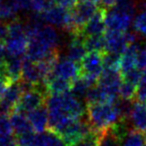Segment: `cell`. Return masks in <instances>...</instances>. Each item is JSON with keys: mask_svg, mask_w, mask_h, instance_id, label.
<instances>
[{"mask_svg": "<svg viewBox=\"0 0 146 146\" xmlns=\"http://www.w3.org/2000/svg\"><path fill=\"white\" fill-rule=\"evenodd\" d=\"M144 104H145V105H146V102H145V103H144Z\"/></svg>", "mask_w": 146, "mask_h": 146, "instance_id": "cell-50", "label": "cell"}, {"mask_svg": "<svg viewBox=\"0 0 146 146\" xmlns=\"http://www.w3.org/2000/svg\"><path fill=\"white\" fill-rule=\"evenodd\" d=\"M100 1H101V4L104 8L110 9V8H112V7L115 6L118 0H100Z\"/></svg>", "mask_w": 146, "mask_h": 146, "instance_id": "cell-44", "label": "cell"}, {"mask_svg": "<svg viewBox=\"0 0 146 146\" xmlns=\"http://www.w3.org/2000/svg\"><path fill=\"white\" fill-rule=\"evenodd\" d=\"M83 42H84V46H85L86 50L89 51V52H92V51L105 52L106 43H105L104 34L85 37Z\"/></svg>", "mask_w": 146, "mask_h": 146, "instance_id": "cell-25", "label": "cell"}, {"mask_svg": "<svg viewBox=\"0 0 146 146\" xmlns=\"http://www.w3.org/2000/svg\"><path fill=\"white\" fill-rule=\"evenodd\" d=\"M54 5L55 0H31V10L39 14L45 12Z\"/></svg>", "mask_w": 146, "mask_h": 146, "instance_id": "cell-32", "label": "cell"}, {"mask_svg": "<svg viewBox=\"0 0 146 146\" xmlns=\"http://www.w3.org/2000/svg\"><path fill=\"white\" fill-rule=\"evenodd\" d=\"M79 0H55V3L65 9H72L76 6Z\"/></svg>", "mask_w": 146, "mask_h": 146, "instance_id": "cell-42", "label": "cell"}, {"mask_svg": "<svg viewBox=\"0 0 146 146\" xmlns=\"http://www.w3.org/2000/svg\"><path fill=\"white\" fill-rule=\"evenodd\" d=\"M0 146H17L16 136L13 134L0 135Z\"/></svg>", "mask_w": 146, "mask_h": 146, "instance_id": "cell-40", "label": "cell"}, {"mask_svg": "<svg viewBox=\"0 0 146 146\" xmlns=\"http://www.w3.org/2000/svg\"><path fill=\"white\" fill-rule=\"evenodd\" d=\"M48 109V130L53 133L73 120L82 119L86 115V107L80 99L68 92L49 95L46 99Z\"/></svg>", "mask_w": 146, "mask_h": 146, "instance_id": "cell-1", "label": "cell"}, {"mask_svg": "<svg viewBox=\"0 0 146 146\" xmlns=\"http://www.w3.org/2000/svg\"><path fill=\"white\" fill-rule=\"evenodd\" d=\"M86 116L96 133L108 129L120 118L116 103H97L86 105Z\"/></svg>", "mask_w": 146, "mask_h": 146, "instance_id": "cell-2", "label": "cell"}, {"mask_svg": "<svg viewBox=\"0 0 146 146\" xmlns=\"http://www.w3.org/2000/svg\"><path fill=\"white\" fill-rule=\"evenodd\" d=\"M84 38L78 36H72L70 44L68 46V51H67V58L74 62L79 64L82 61L87 53H86V48L84 46Z\"/></svg>", "mask_w": 146, "mask_h": 146, "instance_id": "cell-21", "label": "cell"}, {"mask_svg": "<svg viewBox=\"0 0 146 146\" xmlns=\"http://www.w3.org/2000/svg\"><path fill=\"white\" fill-rule=\"evenodd\" d=\"M9 119H10V123L11 126H12L13 132H14L16 136L23 133H26V132L34 131L30 122H29L27 115L25 116V113L13 111L9 115Z\"/></svg>", "mask_w": 146, "mask_h": 146, "instance_id": "cell-20", "label": "cell"}, {"mask_svg": "<svg viewBox=\"0 0 146 146\" xmlns=\"http://www.w3.org/2000/svg\"><path fill=\"white\" fill-rule=\"evenodd\" d=\"M9 36V27L8 23L0 21V41L5 43Z\"/></svg>", "mask_w": 146, "mask_h": 146, "instance_id": "cell-41", "label": "cell"}, {"mask_svg": "<svg viewBox=\"0 0 146 146\" xmlns=\"http://www.w3.org/2000/svg\"><path fill=\"white\" fill-rule=\"evenodd\" d=\"M27 117L34 132L40 134L48 130L49 116L46 104L27 113Z\"/></svg>", "mask_w": 146, "mask_h": 146, "instance_id": "cell-17", "label": "cell"}, {"mask_svg": "<svg viewBox=\"0 0 146 146\" xmlns=\"http://www.w3.org/2000/svg\"><path fill=\"white\" fill-rule=\"evenodd\" d=\"M145 143L146 136L144 132L134 129L128 133L124 141L122 142V146H144Z\"/></svg>", "mask_w": 146, "mask_h": 146, "instance_id": "cell-27", "label": "cell"}, {"mask_svg": "<svg viewBox=\"0 0 146 146\" xmlns=\"http://www.w3.org/2000/svg\"><path fill=\"white\" fill-rule=\"evenodd\" d=\"M106 48L105 52H112L122 54L129 45L126 37V32L106 30L104 33Z\"/></svg>", "mask_w": 146, "mask_h": 146, "instance_id": "cell-13", "label": "cell"}, {"mask_svg": "<svg viewBox=\"0 0 146 146\" xmlns=\"http://www.w3.org/2000/svg\"><path fill=\"white\" fill-rule=\"evenodd\" d=\"M24 56H8L5 58L4 66H3L0 73H2L3 75L6 76V78L10 81V83L18 82L21 80L23 57Z\"/></svg>", "mask_w": 146, "mask_h": 146, "instance_id": "cell-16", "label": "cell"}, {"mask_svg": "<svg viewBox=\"0 0 146 146\" xmlns=\"http://www.w3.org/2000/svg\"><path fill=\"white\" fill-rule=\"evenodd\" d=\"M120 56H121V54H117V53L104 52L103 55L104 69H117V70H119Z\"/></svg>", "mask_w": 146, "mask_h": 146, "instance_id": "cell-31", "label": "cell"}, {"mask_svg": "<svg viewBox=\"0 0 146 146\" xmlns=\"http://www.w3.org/2000/svg\"><path fill=\"white\" fill-rule=\"evenodd\" d=\"M122 83V74L117 69H104L97 85H99L109 95L113 102L119 99V89Z\"/></svg>", "mask_w": 146, "mask_h": 146, "instance_id": "cell-8", "label": "cell"}, {"mask_svg": "<svg viewBox=\"0 0 146 146\" xmlns=\"http://www.w3.org/2000/svg\"><path fill=\"white\" fill-rule=\"evenodd\" d=\"M98 9V5L90 1H80L74 8L71 9L72 21L75 29L71 35L79 34L83 26L94 16Z\"/></svg>", "mask_w": 146, "mask_h": 146, "instance_id": "cell-9", "label": "cell"}, {"mask_svg": "<svg viewBox=\"0 0 146 146\" xmlns=\"http://www.w3.org/2000/svg\"><path fill=\"white\" fill-rule=\"evenodd\" d=\"M41 16L44 22L47 24L60 27L64 30H67L70 34H72L75 31L72 21L71 10L65 9L59 5H54L45 12L41 13Z\"/></svg>", "mask_w": 146, "mask_h": 146, "instance_id": "cell-7", "label": "cell"}, {"mask_svg": "<svg viewBox=\"0 0 146 146\" xmlns=\"http://www.w3.org/2000/svg\"><path fill=\"white\" fill-rule=\"evenodd\" d=\"M17 11H24L31 9V0H11Z\"/></svg>", "mask_w": 146, "mask_h": 146, "instance_id": "cell-39", "label": "cell"}, {"mask_svg": "<svg viewBox=\"0 0 146 146\" xmlns=\"http://www.w3.org/2000/svg\"><path fill=\"white\" fill-rule=\"evenodd\" d=\"M8 27L9 36L4 43L6 57L24 56L28 47V37L25 32V24L14 19L8 23Z\"/></svg>", "mask_w": 146, "mask_h": 146, "instance_id": "cell-3", "label": "cell"}, {"mask_svg": "<svg viewBox=\"0 0 146 146\" xmlns=\"http://www.w3.org/2000/svg\"><path fill=\"white\" fill-rule=\"evenodd\" d=\"M133 14L114 6L107 9L105 15L106 30L126 32L132 23Z\"/></svg>", "mask_w": 146, "mask_h": 146, "instance_id": "cell-10", "label": "cell"}, {"mask_svg": "<svg viewBox=\"0 0 146 146\" xmlns=\"http://www.w3.org/2000/svg\"><path fill=\"white\" fill-rule=\"evenodd\" d=\"M45 88L48 96L68 93L71 89V81L58 76H54L45 83Z\"/></svg>", "mask_w": 146, "mask_h": 146, "instance_id": "cell-22", "label": "cell"}, {"mask_svg": "<svg viewBox=\"0 0 146 146\" xmlns=\"http://www.w3.org/2000/svg\"><path fill=\"white\" fill-rule=\"evenodd\" d=\"M73 146H98V134L93 132L90 136Z\"/></svg>", "mask_w": 146, "mask_h": 146, "instance_id": "cell-38", "label": "cell"}, {"mask_svg": "<svg viewBox=\"0 0 146 146\" xmlns=\"http://www.w3.org/2000/svg\"><path fill=\"white\" fill-rule=\"evenodd\" d=\"M13 134V129L8 115L0 114V135Z\"/></svg>", "mask_w": 146, "mask_h": 146, "instance_id": "cell-36", "label": "cell"}, {"mask_svg": "<svg viewBox=\"0 0 146 146\" xmlns=\"http://www.w3.org/2000/svg\"><path fill=\"white\" fill-rule=\"evenodd\" d=\"M89 121L86 120H73L55 132L61 139L64 146H73L79 143L93 133Z\"/></svg>", "mask_w": 146, "mask_h": 146, "instance_id": "cell-4", "label": "cell"}, {"mask_svg": "<svg viewBox=\"0 0 146 146\" xmlns=\"http://www.w3.org/2000/svg\"><path fill=\"white\" fill-rule=\"evenodd\" d=\"M47 97L48 93L46 91L45 85H37L33 89L22 94L14 111L29 113L32 110L46 104Z\"/></svg>", "mask_w": 146, "mask_h": 146, "instance_id": "cell-6", "label": "cell"}, {"mask_svg": "<svg viewBox=\"0 0 146 146\" xmlns=\"http://www.w3.org/2000/svg\"><path fill=\"white\" fill-rule=\"evenodd\" d=\"M86 105H90V104H97V103H115L111 100L105 90H103L99 85H94L88 91L87 95L85 97Z\"/></svg>", "mask_w": 146, "mask_h": 146, "instance_id": "cell-23", "label": "cell"}, {"mask_svg": "<svg viewBox=\"0 0 146 146\" xmlns=\"http://www.w3.org/2000/svg\"><path fill=\"white\" fill-rule=\"evenodd\" d=\"M10 84H12V83H10V81L7 79L6 76L3 75L2 73H0V98H1V96L3 95L5 90L7 89V87H8Z\"/></svg>", "mask_w": 146, "mask_h": 146, "instance_id": "cell-43", "label": "cell"}, {"mask_svg": "<svg viewBox=\"0 0 146 146\" xmlns=\"http://www.w3.org/2000/svg\"><path fill=\"white\" fill-rule=\"evenodd\" d=\"M98 134V146H119L120 143L115 136L110 132L109 128Z\"/></svg>", "mask_w": 146, "mask_h": 146, "instance_id": "cell-29", "label": "cell"}, {"mask_svg": "<svg viewBox=\"0 0 146 146\" xmlns=\"http://www.w3.org/2000/svg\"><path fill=\"white\" fill-rule=\"evenodd\" d=\"M22 94L23 90L20 81L10 84L0 98V114L10 115L14 111Z\"/></svg>", "mask_w": 146, "mask_h": 146, "instance_id": "cell-11", "label": "cell"}, {"mask_svg": "<svg viewBox=\"0 0 146 146\" xmlns=\"http://www.w3.org/2000/svg\"><path fill=\"white\" fill-rule=\"evenodd\" d=\"M134 29L137 33L146 36V10H142L136 15L133 21Z\"/></svg>", "mask_w": 146, "mask_h": 146, "instance_id": "cell-34", "label": "cell"}, {"mask_svg": "<svg viewBox=\"0 0 146 146\" xmlns=\"http://www.w3.org/2000/svg\"><path fill=\"white\" fill-rule=\"evenodd\" d=\"M93 85L89 83L87 80L82 76H79L78 78H76L75 80H73L71 82V89L70 93L72 95H74L75 97H77L78 99H85L86 95H87L89 89Z\"/></svg>", "mask_w": 146, "mask_h": 146, "instance_id": "cell-24", "label": "cell"}, {"mask_svg": "<svg viewBox=\"0 0 146 146\" xmlns=\"http://www.w3.org/2000/svg\"><path fill=\"white\" fill-rule=\"evenodd\" d=\"M38 133L34 131L26 132L16 136L17 146H36Z\"/></svg>", "mask_w": 146, "mask_h": 146, "instance_id": "cell-30", "label": "cell"}, {"mask_svg": "<svg viewBox=\"0 0 146 146\" xmlns=\"http://www.w3.org/2000/svg\"><path fill=\"white\" fill-rule=\"evenodd\" d=\"M142 74H143V71H141L139 68L135 67V68L123 73V74H122V80L138 86L140 80H141Z\"/></svg>", "mask_w": 146, "mask_h": 146, "instance_id": "cell-33", "label": "cell"}, {"mask_svg": "<svg viewBox=\"0 0 146 146\" xmlns=\"http://www.w3.org/2000/svg\"><path fill=\"white\" fill-rule=\"evenodd\" d=\"M4 61H5V58L0 56V72H1V70H2L3 66H4Z\"/></svg>", "mask_w": 146, "mask_h": 146, "instance_id": "cell-46", "label": "cell"}, {"mask_svg": "<svg viewBox=\"0 0 146 146\" xmlns=\"http://www.w3.org/2000/svg\"><path fill=\"white\" fill-rule=\"evenodd\" d=\"M103 55L104 52H88L79 63L80 76L85 78L93 86L97 84L98 79L104 70Z\"/></svg>", "mask_w": 146, "mask_h": 146, "instance_id": "cell-5", "label": "cell"}, {"mask_svg": "<svg viewBox=\"0 0 146 146\" xmlns=\"http://www.w3.org/2000/svg\"><path fill=\"white\" fill-rule=\"evenodd\" d=\"M136 67L139 68L141 71H146V45L140 47L137 54V60H136Z\"/></svg>", "mask_w": 146, "mask_h": 146, "instance_id": "cell-37", "label": "cell"}, {"mask_svg": "<svg viewBox=\"0 0 146 146\" xmlns=\"http://www.w3.org/2000/svg\"><path fill=\"white\" fill-rule=\"evenodd\" d=\"M136 100L139 102H146V71L142 74L141 80L137 86V93H136Z\"/></svg>", "mask_w": 146, "mask_h": 146, "instance_id": "cell-35", "label": "cell"}, {"mask_svg": "<svg viewBox=\"0 0 146 146\" xmlns=\"http://www.w3.org/2000/svg\"><path fill=\"white\" fill-rule=\"evenodd\" d=\"M21 80L34 86L44 85V79H43L42 73L38 66V63L31 61L26 56L23 57Z\"/></svg>", "mask_w": 146, "mask_h": 146, "instance_id": "cell-15", "label": "cell"}, {"mask_svg": "<svg viewBox=\"0 0 146 146\" xmlns=\"http://www.w3.org/2000/svg\"><path fill=\"white\" fill-rule=\"evenodd\" d=\"M140 45L137 43H133L127 46L124 52L120 56L119 62V70L121 74L131 70L136 67V60H137V54L140 49Z\"/></svg>", "mask_w": 146, "mask_h": 146, "instance_id": "cell-18", "label": "cell"}, {"mask_svg": "<svg viewBox=\"0 0 146 146\" xmlns=\"http://www.w3.org/2000/svg\"><path fill=\"white\" fill-rule=\"evenodd\" d=\"M0 56L3 58H6V49H5V44L0 41Z\"/></svg>", "mask_w": 146, "mask_h": 146, "instance_id": "cell-45", "label": "cell"}, {"mask_svg": "<svg viewBox=\"0 0 146 146\" xmlns=\"http://www.w3.org/2000/svg\"><path fill=\"white\" fill-rule=\"evenodd\" d=\"M36 146H64V144L56 134L47 130L38 134Z\"/></svg>", "mask_w": 146, "mask_h": 146, "instance_id": "cell-26", "label": "cell"}, {"mask_svg": "<svg viewBox=\"0 0 146 146\" xmlns=\"http://www.w3.org/2000/svg\"><path fill=\"white\" fill-rule=\"evenodd\" d=\"M58 76V77L64 78L72 82L80 76V66L78 63L70 60V59H59L56 66L54 67L52 76Z\"/></svg>", "mask_w": 146, "mask_h": 146, "instance_id": "cell-14", "label": "cell"}, {"mask_svg": "<svg viewBox=\"0 0 146 146\" xmlns=\"http://www.w3.org/2000/svg\"><path fill=\"white\" fill-rule=\"evenodd\" d=\"M137 93V86L122 80L121 86L119 89V97L124 100H133L136 99Z\"/></svg>", "mask_w": 146, "mask_h": 146, "instance_id": "cell-28", "label": "cell"}, {"mask_svg": "<svg viewBox=\"0 0 146 146\" xmlns=\"http://www.w3.org/2000/svg\"><path fill=\"white\" fill-rule=\"evenodd\" d=\"M80 1H90V2H93V3H95V4H97V5H99L100 3H101V1H100V0H80Z\"/></svg>", "mask_w": 146, "mask_h": 146, "instance_id": "cell-47", "label": "cell"}, {"mask_svg": "<svg viewBox=\"0 0 146 146\" xmlns=\"http://www.w3.org/2000/svg\"><path fill=\"white\" fill-rule=\"evenodd\" d=\"M130 121L134 129L141 132L146 131V105L143 102H134Z\"/></svg>", "mask_w": 146, "mask_h": 146, "instance_id": "cell-19", "label": "cell"}, {"mask_svg": "<svg viewBox=\"0 0 146 146\" xmlns=\"http://www.w3.org/2000/svg\"><path fill=\"white\" fill-rule=\"evenodd\" d=\"M106 11H107L106 8L100 7L97 12L94 14V16L84 25L79 34L84 38L88 36H94V35H103L106 31Z\"/></svg>", "mask_w": 146, "mask_h": 146, "instance_id": "cell-12", "label": "cell"}, {"mask_svg": "<svg viewBox=\"0 0 146 146\" xmlns=\"http://www.w3.org/2000/svg\"><path fill=\"white\" fill-rule=\"evenodd\" d=\"M144 134H145V136H146V131H145V132H144Z\"/></svg>", "mask_w": 146, "mask_h": 146, "instance_id": "cell-48", "label": "cell"}, {"mask_svg": "<svg viewBox=\"0 0 146 146\" xmlns=\"http://www.w3.org/2000/svg\"><path fill=\"white\" fill-rule=\"evenodd\" d=\"M144 146H146V143H145V144H144Z\"/></svg>", "mask_w": 146, "mask_h": 146, "instance_id": "cell-49", "label": "cell"}]
</instances>
